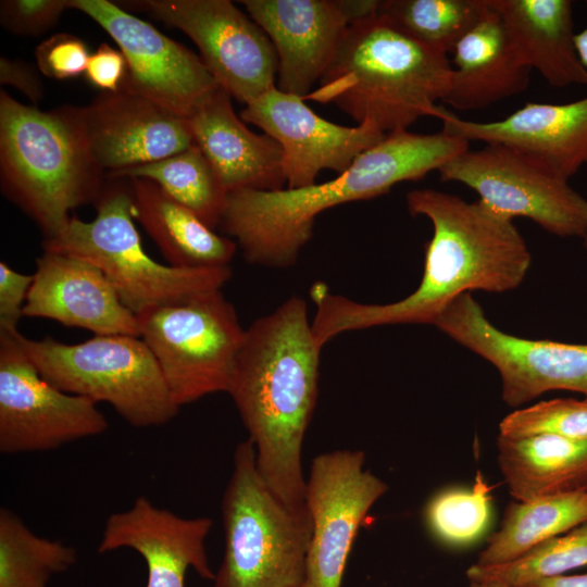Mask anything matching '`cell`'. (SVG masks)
Listing matches in <instances>:
<instances>
[{
    "mask_svg": "<svg viewBox=\"0 0 587 587\" xmlns=\"http://www.w3.org/2000/svg\"><path fill=\"white\" fill-rule=\"evenodd\" d=\"M413 216H425L433 236L425 245L424 272L408 297L386 304L361 303L333 294L322 282L310 288L311 322L323 348L341 333L394 324H432L460 296L473 290L502 294L517 288L532 263L529 249L513 220L482 201L433 188L407 193Z\"/></svg>",
    "mask_w": 587,
    "mask_h": 587,
    "instance_id": "6da1fadb",
    "label": "cell"
},
{
    "mask_svg": "<svg viewBox=\"0 0 587 587\" xmlns=\"http://www.w3.org/2000/svg\"><path fill=\"white\" fill-rule=\"evenodd\" d=\"M321 349L305 301L291 297L245 329L227 389L261 476L292 507L305 505L302 445L319 394Z\"/></svg>",
    "mask_w": 587,
    "mask_h": 587,
    "instance_id": "7a4b0ae2",
    "label": "cell"
},
{
    "mask_svg": "<svg viewBox=\"0 0 587 587\" xmlns=\"http://www.w3.org/2000/svg\"><path fill=\"white\" fill-rule=\"evenodd\" d=\"M470 148L445 132L386 134L332 180L273 191L228 193L220 226L241 248L247 262L288 267L311 239L315 217L335 205L383 196L402 182H415Z\"/></svg>",
    "mask_w": 587,
    "mask_h": 587,
    "instance_id": "3957f363",
    "label": "cell"
},
{
    "mask_svg": "<svg viewBox=\"0 0 587 587\" xmlns=\"http://www.w3.org/2000/svg\"><path fill=\"white\" fill-rule=\"evenodd\" d=\"M452 65L380 14L349 25L338 52L303 97L333 104L358 124L373 122L385 134L432 116L449 90Z\"/></svg>",
    "mask_w": 587,
    "mask_h": 587,
    "instance_id": "277c9868",
    "label": "cell"
},
{
    "mask_svg": "<svg viewBox=\"0 0 587 587\" xmlns=\"http://www.w3.org/2000/svg\"><path fill=\"white\" fill-rule=\"evenodd\" d=\"M0 168L5 196L41 229L57 237L70 212L96 203L103 189L85 129L83 108L43 112L0 93Z\"/></svg>",
    "mask_w": 587,
    "mask_h": 587,
    "instance_id": "5b68a950",
    "label": "cell"
},
{
    "mask_svg": "<svg viewBox=\"0 0 587 587\" xmlns=\"http://www.w3.org/2000/svg\"><path fill=\"white\" fill-rule=\"evenodd\" d=\"M225 549L213 587H303L312 521L261 476L250 439L237 445L221 502Z\"/></svg>",
    "mask_w": 587,
    "mask_h": 587,
    "instance_id": "8992f818",
    "label": "cell"
},
{
    "mask_svg": "<svg viewBox=\"0 0 587 587\" xmlns=\"http://www.w3.org/2000/svg\"><path fill=\"white\" fill-rule=\"evenodd\" d=\"M95 204L92 221L71 216L57 237L43 240V250L97 266L134 314L222 289L232 277L229 266L182 268L161 264L147 254L134 224L129 185L117 182L105 186Z\"/></svg>",
    "mask_w": 587,
    "mask_h": 587,
    "instance_id": "52a82bcc",
    "label": "cell"
},
{
    "mask_svg": "<svg viewBox=\"0 0 587 587\" xmlns=\"http://www.w3.org/2000/svg\"><path fill=\"white\" fill-rule=\"evenodd\" d=\"M22 345L39 374L58 389L109 403L134 427L173 420L175 404L155 358L140 337L95 336L79 344L51 337Z\"/></svg>",
    "mask_w": 587,
    "mask_h": 587,
    "instance_id": "ba28073f",
    "label": "cell"
},
{
    "mask_svg": "<svg viewBox=\"0 0 587 587\" xmlns=\"http://www.w3.org/2000/svg\"><path fill=\"white\" fill-rule=\"evenodd\" d=\"M136 316L178 408L227 392L245 329L222 289Z\"/></svg>",
    "mask_w": 587,
    "mask_h": 587,
    "instance_id": "9c48e42d",
    "label": "cell"
},
{
    "mask_svg": "<svg viewBox=\"0 0 587 587\" xmlns=\"http://www.w3.org/2000/svg\"><path fill=\"white\" fill-rule=\"evenodd\" d=\"M442 182L461 183L479 201L511 220L526 217L559 237L587 235V199L541 160L500 143L470 148L439 170Z\"/></svg>",
    "mask_w": 587,
    "mask_h": 587,
    "instance_id": "30bf717a",
    "label": "cell"
},
{
    "mask_svg": "<svg viewBox=\"0 0 587 587\" xmlns=\"http://www.w3.org/2000/svg\"><path fill=\"white\" fill-rule=\"evenodd\" d=\"M434 326L497 369L501 398L510 407L552 390L574 391L587 398V345L504 333L489 322L471 292L457 298Z\"/></svg>",
    "mask_w": 587,
    "mask_h": 587,
    "instance_id": "8fae6325",
    "label": "cell"
},
{
    "mask_svg": "<svg viewBox=\"0 0 587 587\" xmlns=\"http://www.w3.org/2000/svg\"><path fill=\"white\" fill-rule=\"evenodd\" d=\"M21 336L0 332V452L50 451L103 434L109 423L97 403L48 383Z\"/></svg>",
    "mask_w": 587,
    "mask_h": 587,
    "instance_id": "7c38bea8",
    "label": "cell"
},
{
    "mask_svg": "<svg viewBox=\"0 0 587 587\" xmlns=\"http://www.w3.org/2000/svg\"><path fill=\"white\" fill-rule=\"evenodd\" d=\"M184 32L201 60L232 98L248 104L275 85L277 54L265 32L228 0H143L132 2Z\"/></svg>",
    "mask_w": 587,
    "mask_h": 587,
    "instance_id": "4fadbf2b",
    "label": "cell"
},
{
    "mask_svg": "<svg viewBox=\"0 0 587 587\" xmlns=\"http://www.w3.org/2000/svg\"><path fill=\"white\" fill-rule=\"evenodd\" d=\"M364 463L363 451L349 449L324 452L312 460L305 478L312 534L303 587H341L358 530L388 490Z\"/></svg>",
    "mask_w": 587,
    "mask_h": 587,
    "instance_id": "5bb4252c",
    "label": "cell"
},
{
    "mask_svg": "<svg viewBox=\"0 0 587 587\" xmlns=\"http://www.w3.org/2000/svg\"><path fill=\"white\" fill-rule=\"evenodd\" d=\"M116 42L127 63L122 88L189 117L220 87L200 57L107 0H70Z\"/></svg>",
    "mask_w": 587,
    "mask_h": 587,
    "instance_id": "9a60e30c",
    "label": "cell"
},
{
    "mask_svg": "<svg viewBox=\"0 0 587 587\" xmlns=\"http://www.w3.org/2000/svg\"><path fill=\"white\" fill-rule=\"evenodd\" d=\"M304 101L274 86L240 113L242 121L257 125L282 147L286 188L290 189L315 184L323 170L344 173L386 136L370 121L357 126L332 123Z\"/></svg>",
    "mask_w": 587,
    "mask_h": 587,
    "instance_id": "2e32d148",
    "label": "cell"
},
{
    "mask_svg": "<svg viewBox=\"0 0 587 587\" xmlns=\"http://www.w3.org/2000/svg\"><path fill=\"white\" fill-rule=\"evenodd\" d=\"M83 114L91 151L109 177L195 143L187 117L122 87L101 92Z\"/></svg>",
    "mask_w": 587,
    "mask_h": 587,
    "instance_id": "e0dca14e",
    "label": "cell"
},
{
    "mask_svg": "<svg viewBox=\"0 0 587 587\" xmlns=\"http://www.w3.org/2000/svg\"><path fill=\"white\" fill-rule=\"evenodd\" d=\"M277 54V88L305 97L333 63L352 23L345 0H242Z\"/></svg>",
    "mask_w": 587,
    "mask_h": 587,
    "instance_id": "ac0fdd59",
    "label": "cell"
},
{
    "mask_svg": "<svg viewBox=\"0 0 587 587\" xmlns=\"http://www.w3.org/2000/svg\"><path fill=\"white\" fill-rule=\"evenodd\" d=\"M212 524L210 517H183L139 496L128 509L109 515L98 552L136 551L147 565L146 587H185L189 569L213 580L205 548Z\"/></svg>",
    "mask_w": 587,
    "mask_h": 587,
    "instance_id": "d6986e66",
    "label": "cell"
},
{
    "mask_svg": "<svg viewBox=\"0 0 587 587\" xmlns=\"http://www.w3.org/2000/svg\"><path fill=\"white\" fill-rule=\"evenodd\" d=\"M23 315L53 320L95 336L140 337L136 314L121 301L105 275L93 264L54 251H43Z\"/></svg>",
    "mask_w": 587,
    "mask_h": 587,
    "instance_id": "ffe728a7",
    "label": "cell"
},
{
    "mask_svg": "<svg viewBox=\"0 0 587 587\" xmlns=\"http://www.w3.org/2000/svg\"><path fill=\"white\" fill-rule=\"evenodd\" d=\"M432 116L449 135L523 151L567 180L587 165V97L563 104L526 102L494 122L464 120L441 105Z\"/></svg>",
    "mask_w": 587,
    "mask_h": 587,
    "instance_id": "44dd1931",
    "label": "cell"
},
{
    "mask_svg": "<svg viewBox=\"0 0 587 587\" xmlns=\"http://www.w3.org/2000/svg\"><path fill=\"white\" fill-rule=\"evenodd\" d=\"M230 99L217 87L200 101L188 117L193 142L227 193L285 188L282 147L267 134L250 130L235 113Z\"/></svg>",
    "mask_w": 587,
    "mask_h": 587,
    "instance_id": "7402d4cb",
    "label": "cell"
},
{
    "mask_svg": "<svg viewBox=\"0 0 587 587\" xmlns=\"http://www.w3.org/2000/svg\"><path fill=\"white\" fill-rule=\"evenodd\" d=\"M451 53L450 85L441 102L453 109L482 110L529 85L532 70L516 54L500 16L489 4Z\"/></svg>",
    "mask_w": 587,
    "mask_h": 587,
    "instance_id": "603a6c76",
    "label": "cell"
},
{
    "mask_svg": "<svg viewBox=\"0 0 587 587\" xmlns=\"http://www.w3.org/2000/svg\"><path fill=\"white\" fill-rule=\"evenodd\" d=\"M522 62L553 87L587 86L571 0H487Z\"/></svg>",
    "mask_w": 587,
    "mask_h": 587,
    "instance_id": "cb8c5ba5",
    "label": "cell"
},
{
    "mask_svg": "<svg viewBox=\"0 0 587 587\" xmlns=\"http://www.w3.org/2000/svg\"><path fill=\"white\" fill-rule=\"evenodd\" d=\"M133 216L157 243L168 265L182 268L229 266L237 243L209 227L155 183L128 178Z\"/></svg>",
    "mask_w": 587,
    "mask_h": 587,
    "instance_id": "d4e9b609",
    "label": "cell"
},
{
    "mask_svg": "<svg viewBox=\"0 0 587 587\" xmlns=\"http://www.w3.org/2000/svg\"><path fill=\"white\" fill-rule=\"evenodd\" d=\"M497 462L511 497L529 501L587 488V442L557 435L497 438Z\"/></svg>",
    "mask_w": 587,
    "mask_h": 587,
    "instance_id": "484cf974",
    "label": "cell"
},
{
    "mask_svg": "<svg viewBox=\"0 0 587 587\" xmlns=\"http://www.w3.org/2000/svg\"><path fill=\"white\" fill-rule=\"evenodd\" d=\"M585 522L587 489L511 502L476 564L488 566L516 560L537 545Z\"/></svg>",
    "mask_w": 587,
    "mask_h": 587,
    "instance_id": "4316f807",
    "label": "cell"
},
{
    "mask_svg": "<svg viewBox=\"0 0 587 587\" xmlns=\"http://www.w3.org/2000/svg\"><path fill=\"white\" fill-rule=\"evenodd\" d=\"M110 178L149 179L213 229L220 226L227 203L228 193L196 143L179 153L128 168Z\"/></svg>",
    "mask_w": 587,
    "mask_h": 587,
    "instance_id": "83f0119b",
    "label": "cell"
},
{
    "mask_svg": "<svg viewBox=\"0 0 587 587\" xmlns=\"http://www.w3.org/2000/svg\"><path fill=\"white\" fill-rule=\"evenodd\" d=\"M76 562L74 547L35 534L15 512L0 509V587H47Z\"/></svg>",
    "mask_w": 587,
    "mask_h": 587,
    "instance_id": "f1b7e54d",
    "label": "cell"
},
{
    "mask_svg": "<svg viewBox=\"0 0 587 587\" xmlns=\"http://www.w3.org/2000/svg\"><path fill=\"white\" fill-rule=\"evenodd\" d=\"M488 9L487 0H386L378 14L426 47L448 54Z\"/></svg>",
    "mask_w": 587,
    "mask_h": 587,
    "instance_id": "f546056e",
    "label": "cell"
},
{
    "mask_svg": "<svg viewBox=\"0 0 587 587\" xmlns=\"http://www.w3.org/2000/svg\"><path fill=\"white\" fill-rule=\"evenodd\" d=\"M586 565L587 522L537 545L516 560L488 566L475 563L467 569L466 577L469 580L496 578L517 586Z\"/></svg>",
    "mask_w": 587,
    "mask_h": 587,
    "instance_id": "4dcf8cb0",
    "label": "cell"
},
{
    "mask_svg": "<svg viewBox=\"0 0 587 587\" xmlns=\"http://www.w3.org/2000/svg\"><path fill=\"white\" fill-rule=\"evenodd\" d=\"M490 519V488L477 473L471 488L446 489L430 499L425 520L442 542L464 546L486 530Z\"/></svg>",
    "mask_w": 587,
    "mask_h": 587,
    "instance_id": "1f68e13d",
    "label": "cell"
},
{
    "mask_svg": "<svg viewBox=\"0 0 587 587\" xmlns=\"http://www.w3.org/2000/svg\"><path fill=\"white\" fill-rule=\"evenodd\" d=\"M539 434L587 442V398L540 401L511 412L499 424V436L503 437Z\"/></svg>",
    "mask_w": 587,
    "mask_h": 587,
    "instance_id": "d6a6232c",
    "label": "cell"
},
{
    "mask_svg": "<svg viewBox=\"0 0 587 587\" xmlns=\"http://www.w3.org/2000/svg\"><path fill=\"white\" fill-rule=\"evenodd\" d=\"M37 67L46 76L67 79L85 73L90 57L88 48L80 38L58 33L41 43L35 51Z\"/></svg>",
    "mask_w": 587,
    "mask_h": 587,
    "instance_id": "836d02e7",
    "label": "cell"
},
{
    "mask_svg": "<svg viewBox=\"0 0 587 587\" xmlns=\"http://www.w3.org/2000/svg\"><path fill=\"white\" fill-rule=\"evenodd\" d=\"M68 8L70 0H2L0 21L12 34L38 36L53 27Z\"/></svg>",
    "mask_w": 587,
    "mask_h": 587,
    "instance_id": "e575fe53",
    "label": "cell"
},
{
    "mask_svg": "<svg viewBox=\"0 0 587 587\" xmlns=\"http://www.w3.org/2000/svg\"><path fill=\"white\" fill-rule=\"evenodd\" d=\"M34 275L23 274L0 262V332H17Z\"/></svg>",
    "mask_w": 587,
    "mask_h": 587,
    "instance_id": "d590c367",
    "label": "cell"
},
{
    "mask_svg": "<svg viewBox=\"0 0 587 587\" xmlns=\"http://www.w3.org/2000/svg\"><path fill=\"white\" fill-rule=\"evenodd\" d=\"M126 72L127 63L122 51L103 42L90 54L85 75L102 92H115L120 90Z\"/></svg>",
    "mask_w": 587,
    "mask_h": 587,
    "instance_id": "8d00e7d4",
    "label": "cell"
},
{
    "mask_svg": "<svg viewBox=\"0 0 587 587\" xmlns=\"http://www.w3.org/2000/svg\"><path fill=\"white\" fill-rule=\"evenodd\" d=\"M0 82L16 88L34 103L43 96V86L36 68L21 60L1 57Z\"/></svg>",
    "mask_w": 587,
    "mask_h": 587,
    "instance_id": "74e56055",
    "label": "cell"
},
{
    "mask_svg": "<svg viewBox=\"0 0 587 587\" xmlns=\"http://www.w3.org/2000/svg\"><path fill=\"white\" fill-rule=\"evenodd\" d=\"M513 587H587V573L542 577Z\"/></svg>",
    "mask_w": 587,
    "mask_h": 587,
    "instance_id": "f35d334b",
    "label": "cell"
},
{
    "mask_svg": "<svg viewBox=\"0 0 587 587\" xmlns=\"http://www.w3.org/2000/svg\"><path fill=\"white\" fill-rule=\"evenodd\" d=\"M575 45L579 60L587 70V26L580 32L576 33Z\"/></svg>",
    "mask_w": 587,
    "mask_h": 587,
    "instance_id": "ab89813d",
    "label": "cell"
},
{
    "mask_svg": "<svg viewBox=\"0 0 587 587\" xmlns=\"http://www.w3.org/2000/svg\"><path fill=\"white\" fill-rule=\"evenodd\" d=\"M467 587H513L502 580L496 578H486L478 580H470Z\"/></svg>",
    "mask_w": 587,
    "mask_h": 587,
    "instance_id": "60d3db41",
    "label": "cell"
},
{
    "mask_svg": "<svg viewBox=\"0 0 587 587\" xmlns=\"http://www.w3.org/2000/svg\"><path fill=\"white\" fill-rule=\"evenodd\" d=\"M582 239H583V246H584V249H585V252H586V255H587V235L584 236Z\"/></svg>",
    "mask_w": 587,
    "mask_h": 587,
    "instance_id": "b9f144b4",
    "label": "cell"
},
{
    "mask_svg": "<svg viewBox=\"0 0 587 587\" xmlns=\"http://www.w3.org/2000/svg\"><path fill=\"white\" fill-rule=\"evenodd\" d=\"M587 489V488H586Z\"/></svg>",
    "mask_w": 587,
    "mask_h": 587,
    "instance_id": "7bdbcfd3",
    "label": "cell"
}]
</instances>
